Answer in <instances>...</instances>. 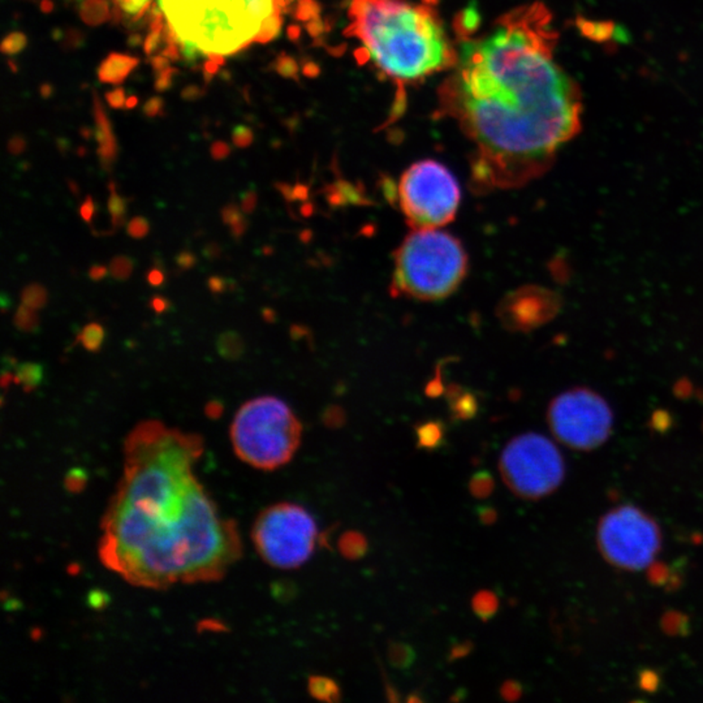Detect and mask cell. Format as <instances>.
Instances as JSON below:
<instances>
[{
    "mask_svg": "<svg viewBox=\"0 0 703 703\" xmlns=\"http://www.w3.org/2000/svg\"><path fill=\"white\" fill-rule=\"evenodd\" d=\"M556 43L550 11L534 3L460 47L439 102L473 145L476 192L532 183L581 129V93L556 63Z\"/></svg>",
    "mask_w": 703,
    "mask_h": 703,
    "instance_id": "obj_1",
    "label": "cell"
},
{
    "mask_svg": "<svg viewBox=\"0 0 703 703\" xmlns=\"http://www.w3.org/2000/svg\"><path fill=\"white\" fill-rule=\"evenodd\" d=\"M199 434L140 422L102 518L99 561L137 588L219 581L242 555L236 523L222 517L195 474Z\"/></svg>",
    "mask_w": 703,
    "mask_h": 703,
    "instance_id": "obj_2",
    "label": "cell"
},
{
    "mask_svg": "<svg viewBox=\"0 0 703 703\" xmlns=\"http://www.w3.org/2000/svg\"><path fill=\"white\" fill-rule=\"evenodd\" d=\"M347 33L389 78L412 82L452 69L459 51L429 5L408 0H352Z\"/></svg>",
    "mask_w": 703,
    "mask_h": 703,
    "instance_id": "obj_3",
    "label": "cell"
},
{
    "mask_svg": "<svg viewBox=\"0 0 703 703\" xmlns=\"http://www.w3.org/2000/svg\"><path fill=\"white\" fill-rule=\"evenodd\" d=\"M158 5L184 57L219 61L274 40L286 0H158Z\"/></svg>",
    "mask_w": 703,
    "mask_h": 703,
    "instance_id": "obj_4",
    "label": "cell"
},
{
    "mask_svg": "<svg viewBox=\"0 0 703 703\" xmlns=\"http://www.w3.org/2000/svg\"><path fill=\"white\" fill-rule=\"evenodd\" d=\"M391 293L415 301H441L459 289L469 260L457 237L439 230H413L394 256Z\"/></svg>",
    "mask_w": 703,
    "mask_h": 703,
    "instance_id": "obj_5",
    "label": "cell"
},
{
    "mask_svg": "<svg viewBox=\"0 0 703 703\" xmlns=\"http://www.w3.org/2000/svg\"><path fill=\"white\" fill-rule=\"evenodd\" d=\"M303 426L297 415L275 397L246 401L237 410L231 442L236 456L260 470H277L288 464L297 452Z\"/></svg>",
    "mask_w": 703,
    "mask_h": 703,
    "instance_id": "obj_6",
    "label": "cell"
},
{
    "mask_svg": "<svg viewBox=\"0 0 703 703\" xmlns=\"http://www.w3.org/2000/svg\"><path fill=\"white\" fill-rule=\"evenodd\" d=\"M397 197L412 230H436L455 221L461 190L455 176L443 164L421 160L401 176Z\"/></svg>",
    "mask_w": 703,
    "mask_h": 703,
    "instance_id": "obj_7",
    "label": "cell"
},
{
    "mask_svg": "<svg viewBox=\"0 0 703 703\" xmlns=\"http://www.w3.org/2000/svg\"><path fill=\"white\" fill-rule=\"evenodd\" d=\"M251 539L263 561L279 570H296L315 552L318 527L304 507L278 503L258 515Z\"/></svg>",
    "mask_w": 703,
    "mask_h": 703,
    "instance_id": "obj_8",
    "label": "cell"
},
{
    "mask_svg": "<svg viewBox=\"0 0 703 703\" xmlns=\"http://www.w3.org/2000/svg\"><path fill=\"white\" fill-rule=\"evenodd\" d=\"M499 471L507 488L518 498L539 500L561 485L565 464L561 451L550 439L527 433L504 447Z\"/></svg>",
    "mask_w": 703,
    "mask_h": 703,
    "instance_id": "obj_9",
    "label": "cell"
},
{
    "mask_svg": "<svg viewBox=\"0 0 703 703\" xmlns=\"http://www.w3.org/2000/svg\"><path fill=\"white\" fill-rule=\"evenodd\" d=\"M597 544L609 564L635 572L649 567L661 551V527L637 507H617L600 518Z\"/></svg>",
    "mask_w": 703,
    "mask_h": 703,
    "instance_id": "obj_10",
    "label": "cell"
},
{
    "mask_svg": "<svg viewBox=\"0 0 703 703\" xmlns=\"http://www.w3.org/2000/svg\"><path fill=\"white\" fill-rule=\"evenodd\" d=\"M551 432L561 443L576 451H591L607 442L614 415L607 401L585 387L562 392L547 410Z\"/></svg>",
    "mask_w": 703,
    "mask_h": 703,
    "instance_id": "obj_11",
    "label": "cell"
},
{
    "mask_svg": "<svg viewBox=\"0 0 703 703\" xmlns=\"http://www.w3.org/2000/svg\"><path fill=\"white\" fill-rule=\"evenodd\" d=\"M561 307L555 292L539 286H525L500 301L497 315L507 330L527 333L550 322Z\"/></svg>",
    "mask_w": 703,
    "mask_h": 703,
    "instance_id": "obj_12",
    "label": "cell"
},
{
    "mask_svg": "<svg viewBox=\"0 0 703 703\" xmlns=\"http://www.w3.org/2000/svg\"><path fill=\"white\" fill-rule=\"evenodd\" d=\"M338 549L342 558L348 561H360L368 552V539L362 533L350 530L339 538Z\"/></svg>",
    "mask_w": 703,
    "mask_h": 703,
    "instance_id": "obj_13",
    "label": "cell"
},
{
    "mask_svg": "<svg viewBox=\"0 0 703 703\" xmlns=\"http://www.w3.org/2000/svg\"><path fill=\"white\" fill-rule=\"evenodd\" d=\"M307 690L313 698L324 702H339L342 699V690L338 682L326 676H310Z\"/></svg>",
    "mask_w": 703,
    "mask_h": 703,
    "instance_id": "obj_14",
    "label": "cell"
},
{
    "mask_svg": "<svg viewBox=\"0 0 703 703\" xmlns=\"http://www.w3.org/2000/svg\"><path fill=\"white\" fill-rule=\"evenodd\" d=\"M216 351L222 359L227 361H237L245 353L244 339L234 331H225L216 339Z\"/></svg>",
    "mask_w": 703,
    "mask_h": 703,
    "instance_id": "obj_15",
    "label": "cell"
},
{
    "mask_svg": "<svg viewBox=\"0 0 703 703\" xmlns=\"http://www.w3.org/2000/svg\"><path fill=\"white\" fill-rule=\"evenodd\" d=\"M576 25L580 33L594 42H607V41L612 40V35H614L615 23L612 22H597V20L579 17Z\"/></svg>",
    "mask_w": 703,
    "mask_h": 703,
    "instance_id": "obj_16",
    "label": "cell"
},
{
    "mask_svg": "<svg viewBox=\"0 0 703 703\" xmlns=\"http://www.w3.org/2000/svg\"><path fill=\"white\" fill-rule=\"evenodd\" d=\"M417 445L422 450H438L444 441V427L441 422H426L415 429Z\"/></svg>",
    "mask_w": 703,
    "mask_h": 703,
    "instance_id": "obj_17",
    "label": "cell"
},
{
    "mask_svg": "<svg viewBox=\"0 0 703 703\" xmlns=\"http://www.w3.org/2000/svg\"><path fill=\"white\" fill-rule=\"evenodd\" d=\"M387 656H388L389 664L400 671L409 670L415 662V649L403 641H391L388 644Z\"/></svg>",
    "mask_w": 703,
    "mask_h": 703,
    "instance_id": "obj_18",
    "label": "cell"
},
{
    "mask_svg": "<svg viewBox=\"0 0 703 703\" xmlns=\"http://www.w3.org/2000/svg\"><path fill=\"white\" fill-rule=\"evenodd\" d=\"M471 608H473L477 617L486 623V621L491 620L499 609V599H498L497 594L490 590H479L474 594L473 599H471Z\"/></svg>",
    "mask_w": 703,
    "mask_h": 703,
    "instance_id": "obj_19",
    "label": "cell"
},
{
    "mask_svg": "<svg viewBox=\"0 0 703 703\" xmlns=\"http://www.w3.org/2000/svg\"><path fill=\"white\" fill-rule=\"evenodd\" d=\"M43 379V368L40 363L25 362L17 366L14 383L22 385L23 391L32 392Z\"/></svg>",
    "mask_w": 703,
    "mask_h": 703,
    "instance_id": "obj_20",
    "label": "cell"
},
{
    "mask_svg": "<svg viewBox=\"0 0 703 703\" xmlns=\"http://www.w3.org/2000/svg\"><path fill=\"white\" fill-rule=\"evenodd\" d=\"M661 628L666 635H672V637H676V635L687 637L690 632V620L682 612L670 609V611L664 612L663 616H662Z\"/></svg>",
    "mask_w": 703,
    "mask_h": 703,
    "instance_id": "obj_21",
    "label": "cell"
},
{
    "mask_svg": "<svg viewBox=\"0 0 703 703\" xmlns=\"http://www.w3.org/2000/svg\"><path fill=\"white\" fill-rule=\"evenodd\" d=\"M495 490V479L488 470H479L469 480V492L474 499L483 500Z\"/></svg>",
    "mask_w": 703,
    "mask_h": 703,
    "instance_id": "obj_22",
    "label": "cell"
},
{
    "mask_svg": "<svg viewBox=\"0 0 703 703\" xmlns=\"http://www.w3.org/2000/svg\"><path fill=\"white\" fill-rule=\"evenodd\" d=\"M105 335L104 326L93 322V324H87V326L82 328L81 333L78 336V342H80L85 350L94 353V352L101 350L105 342Z\"/></svg>",
    "mask_w": 703,
    "mask_h": 703,
    "instance_id": "obj_23",
    "label": "cell"
},
{
    "mask_svg": "<svg viewBox=\"0 0 703 703\" xmlns=\"http://www.w3.org/2000/svg\"><path fill=\"white\" fill-rule=\"evenodd\" d=\"M108 213H110L111 224L114 230H119L125 223L127 216V201L116 192L114 184H111V195L108 199Z\"/></svg>",
    "mask_w": 703,
    "mask_h": 703,
    "instance_id": "obj_24",
    "label": "cell"
},
{
    "mask_svg": "<svg viewBox=\"0 0 703 703\" xmlns=\"http://www.w3.org/2000/svg\"><path fill=\"white\" fill-rule=\"evenodd\" d=\"M14 324L23 333H33L40 327V315L37 310L22 304L14 313Z\"/></svg>",
    "mask_w": 703,
    "mask_h": 703,
    "instance_id": "obj_25",
    "label": "cell"
},
{
    "mask_svg": "<svg viewBox=\"0 0 703 703\" xmlns=\"http://www.w3.org/2000/svg\"><path fill=\"white\" fill-rule=\"evenodd\" d=\"M49 300V292L42 284L33 283L26 286L22 292L23 304L35 310L43 309Z\"/></svg>",
    "mask_w": 703,
    "mask_h": 703,
    "instance_id": "obj_26",
    "label": "cell"
},
{
    "mask_svg": "<svg viewBox=\"0 0 703 703\" xmlns=\"http://www.w3.org/2000/svg\"><path fill=\"white\" fill-rule=\"evenodd\" d=\"M133 260L128 256L114 257L110 265H108V271H110L111 277L120 281L128 280L132 272H133Z\"/></svg>",
    "mask_w": 703,
    "mask_h": 703,
    "instance_id": "obj_27",
    "label": "cell"
},
{
    "mask_svg": "<svg viewBox=\"0 0 703 703\" xmlns=\"http://www.w3.org/2000/svg\"><path fill=\"white\" fill-rule=\"evenodd\" d=\"M647 580L655 586H666L671 576V567L662 561H653L647 567Z\"/></svg>",
    "mask_w": 703,
    "mask_h": 703,
    "instance_id": "obj_28",
    "label": "cell"
},
{
    "mask_svg": "<svg viewBox=\"0 0 703 703\" xmlns=\"http://www.w3.org/2000/svg\"><path fill=\"white\" fill-rule=\"evenodd\" d=\"M662 680L659 673L650 668H644L638 673V687L646 693H656L661 688Z\"/></svg>",
    "mask_w": 703,
    "mask_h": 703,
    "instance_id": "obj_29",
    "label": "cell"
},
{
    "mask_svg": "<svg viewBox=\"0 0 703 703\" xmlns=\"http://www.w3.org/2000/svg\"><path fill=\"white\" fill-rule=\"evenodd\" d=\"M151 233V223L143 216H134L127 223V233L132 239H143Z\"/></svg>",
    "mask_w": 703,
    "mask_h": 703,
    "instance_id": "obj_30",
    "label": "cell"
},
{
    "mask_svg": "<svg viewBox=\"0 0 703 703\" xmlns=\"http://www.w3.org/2000/svg\"><path fill=\"white\" fill-rule=\"evenodd\" d=\"M500 696H502L503 699H506L507 702L518 701V699L523 697V687H521L520 682L516 681V680H507L502 685V688H500Z\"/></svg>",
    "mask_w": 703,
    "mask_h": 703,
    "instance_id": "obj_31",
    "label": "cell"
},
{
    "mask_svg": "<svg viewBox=\"0 0 703 703\" xmlns=\"http://www.w3.org/2000/svg\"><path fill=\"white\" fill-rule=\"evenodd\" d=\"M151 0H115L117 7L128 16H139Z\"/></svg>",
    "mask_w": 703,
    "mask_h": 703,
    "instance_id": "obj_32",
    "label": "cell"
},
{
    "mask_svg": "<svg viewBox=\"0 0 703 703\" xmlns=\"http://www.w3.org/2000/svg\"><path fill=\"white\" fill-rule=\"evenodd\" d=\"M221 215L223 223L227 224L228 227H233V225L237 224V223L245 221L244 214H242L240 207L234 204L225 205L222 209Z\"/></svg>",
    "mask_w": 703,
    "mask_h": 703,
    "instance_id": "obj_33",
    "label": "cell"
},
{
    "mask_svg": "<svg viewBox=\"0 0 703 703\" xmlns=\"http://www.w3.org/2000/svg\"><path fill=\"white\" fill-rule=\"evenodd\" d=\"M681 562L676 561V564L671 568L670 580L666 584V591L672 593V591L679 590L681 588L682 582H684V573H682Z\"/></svg>",
    "mask_w": 703,
    "mask_h": 703,
    "instance_id": "obj_34",
    "label": "cell"
},
{
    "mask_svg": "<svg viewBox=\"0 0 703 703\" xmlns=\"http://www.w3.org/2000/svg\"><path fill=\"white\" fill-rule=\"evenodd\" d=\"M473 649L474 644L471 643V641L467 640L462 641V643L456 644L455 646H452V649L450 650L448 661L455 662L459 661V659L465 658V656H468L471 652H473Z\"/></svg>",
    "mask_w": 703,
    "mask_h": 703,
    "instance_id": "obj_35",
    "label": "cell"
},
{
    "mask_svg": "<svg viewBox=\"0 0 703 703\" xmlns=\"http://www.w3.org/2000/svg\"><path fill=\"white\" fill-rule=\"evenodd\" d=\"M175 260L178 269L187 271V269L195 268V266L197 265L198 260L197 257H196V254L192 253V251H180V253L176 256Z\"/></svg>",
    "mask_w": 703,
    "mask_h": 703,
    "instance_id": "obj_36",
    "label": "cell"
},
{
    "mask_svg": "<svg viewBox=\"0 0 703 703\" xmlns=\"http://www.w3.org/2000/svg\"><path fill=\"white\" fill-rule=\"evenodd\" d=\"M477 516H479V523L486 526L492 525V524L497 523L498 520L497 509L492 508L490 506L479 507V509H477Z\"/></svg>",
    "mask_w": 703,
    "mask_h": 703,
    "instance_id": "obj_37",
    "label": "cell"
},
{
    "mask_svg": "<svg viewBox=\"0 0 703 703\" xmlns=\"http://www.w3.org/2000/svg\"><path fill=\"white\" fill-rule=\"evenodd\" d=\"M231 283H233V280L225 279V278L211 277L209 278V280H207V287H209L210 291L213 292L214 295H219V293L233 289L230 288Z\"/></svg>",
    "mask_w": 703,
    "mask_h": 703,
    "instance_id": "obj_38",
    "label": "cell"
},
{
    "mask_svg": "<svg viewBox=\"0 0 703 703\" xmlns=\"http://www.w3.org/2000/svg\"><path fill=\"white\" fill-rule=\"evenodd\" d=\"M94 215H96V204H94L92 197L89 196V197L85 199L84 204L81 205L80 216L82 221L87 222L90 225L92 224Z\"/></svg>",
    "mask_w": 703,
    "mask_h": 703,
    "instance_id": "obj_39",
    "label": "cell"
},
{
    "mask_svg": "<svg viewBox=\"0 0 703 703\" xmlns=\"http://www.w3.org/2000/svg\"><path fill=\"white\" fill-rule=\"evenodd\" d=\"M653 427L658 433H666L671 426V420L668 417L667 413L658 412L655 413L654 417L652 420Z\"/></svg>",
    "mask_w": 703,
    "mask_h": 703,
    "instance_id": "obj_40",
    "label": "cell"
},
{
    "mask_svg": "<svg viewBox=\"0 0 703 703\" xmlns=\"http://www.w3.org/2000/svg\"><path fill=\"white\" fill-rule=\"evenodd\" d=\"M149 306H151L152 312L157 313V315H163V313H166L167 310L169 309L171 304H169V301L167 300L166 297H163V296H152L151 300L149 301Z\"/></svg>",
    "mask_w": 703,
    "mask_h": 703,
    "instance_id": "obj_41",
    "label": "cell"
},
{
    "mask_svg": "<svg viewBox=\"0 0 703 703\" xmlns=\"http://www.w3.org/2000/svg\"><path fill=\"white\" fill-rule=\"evenodd\" d=\"M202 254L209 260H219V258L222 257L221 245L216 244V242H209V244L205 245L204 249H202Z\"/></svg>",
    "mask_w": 703,
    "mask_h": 703,
    "instance_id": "obj_42",
    "label": "cell"
},
{
    "mask_svg": "<svg viewBox=\"0 0 703 703\" xmlns=\"http://www.w3.org/2000/svg\"><path fill=\"white\" fill-rule=\"evenodd\" d=\"M257 204V196L254 192H246L242 197V210L245 214L253 213Z\"/></svg>",
    "mask_w": 703,
    "mask_h": 703,
    "instance_id": "obj_43",
    "label": "cell"
},
{
    "mask_svg": "<svg viewBox=\"0 0 703 703\" xmlns=\"http://www.w3.org/2000/svg\"><path fill=\"white\" fill-rule=\"evenodd\" d=\"M164 280H166V277H164V272L160 268L151 269L148 272V283L151 287H160Z\"/></svg>",
    "mask_w": 703,
    "mask_h": 703,
    "instance_id": "obj_44",
    "label": "cell"
},
{
    "mask_svg": "<svg viewBox=\"0 0 703 703\" xmlns=\"http://www.w3.org/2000/svg\"><path fill=\"white\" fill-rule=\"evenodd\" d=\"M632 35L628 33L626 28L624 26L615 25L614 35L612 40L616 41L617 43H628L631 41Z\"/></svg>",
    "mask_w": 703,
    "mask_h": 703,
    "instance_id": "obj_45",
    "label": "cell"
},
{
    "mask_svg": "<svg viewBox=\"0 0 703 703\" xmlns=\"http://www.w3.org/2000/svg\"><path fill=\"white\" fill-rule=\"evenodd\" d=\"M108 269L102 265H94L89 269V278L94 281L104 280L105 275H107Z\"/></svg>",
    "mask_w": 703,
    "mask_h": 703,
    "instance_id": "obj_46",
    "label": "cell"
},
{
    "mask_svg": "<svg viewBox=\"0 0 703 703\" xmlns=\"http://www.w3.org/2000/svg\"><path fill=\"white\" fill-rule=\"evenodd\" d=\"M223 406L221 401L213 400L206 406V415L211 418H218L222 415Z\"/></svg>",
    "mask_w": 703,
    "mask_h": 703,
    "instance_id": "obj_47",
    "label": "cell"
},
{
    "mask_svg": "<svg viewBox=\"0 0 703 703\" xmlns=\"http://www.w3.org/2000/svg\"><path fill=\"white\" fill-rule=\"evenodd\" d=\"M248 224L249 223L245 219V221L237 223V224L230 227L231 234H233L234 240H240L244 236L246 230H248Z\"/></svg>",
    "mask_w": 703,
    "mask_h": 703,
    "instance_id": "obj_48",
    "label": "cell"
},
{
    "mask_svg": "<svg viewBox=\"0 0 703 703\" xmlns=\"http://www.w3.org/2000/svg\"><path fill=\"white\" fill-rule=\"evenodd\" d=\"M12 380H14V375H12L10 370H3L2 373V387L3 388H7L8 386L11 385Z\"/></svg>",
    "mask_w": 703,
    "mask_h": 703,
    "instance_id": "obj_49",
    "label": "cell"
},
{
    "mask_svg": "<svg viewBox=\"0 0 703 703\" xmlns=\"http://www.w3.org/2000/svg\"><path fill=\"white\" fill-rule=\"evenodd\" d=\"M8 305H10V303H8L7 296H5V293H3V295H2V307H3V309H5V310L7 309Z\"/></svg>",
    "mask_w": 703,
    "mask_h": 703,
    "instance_id": "obj_50",
    "label": "cell"
}]
</instances>
